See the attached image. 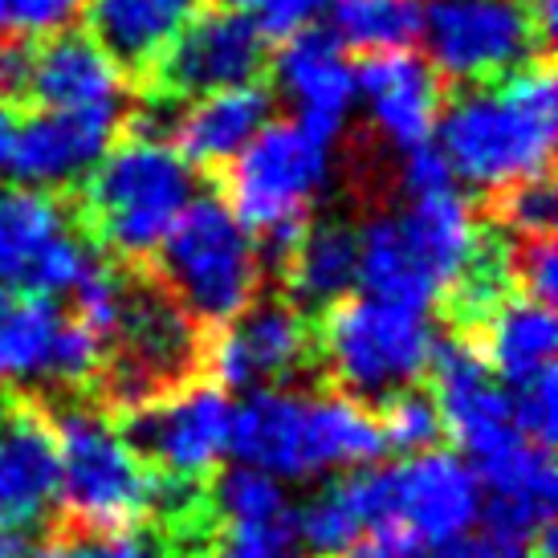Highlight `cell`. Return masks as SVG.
Segmentation results:
<instances>
[{
	"label": "cell",
	"instance_id": "6da1fadb",
	"mask_svg": "<svg viewBox=\"0 0 558 558\" xmlns=\"http://www.w3.org/2000/svg\"><path fill=\"white\" fill-rule=\"evenodd\" d=\"M555 135L558 86L546 58H534L494 86L465 90L436 119V147L452 180L481 192H506L550 171Z\"/></svg>",
	"mask_w": 558,
	"mask_h": 558
},
{
	"label": "cell",
	"instance_id": "7a4b0ae2",
	"mask_svg": "<svg viewBox=\"0 0 558 558\" xmlns=\"http://www.w3.org/2000/svg\"><path fill=\"white\" fill-rule=\"evenodd\" d=\"M229 452L278 481H306L375 465L384 436L372 412L351 396L257 388L233 408Z\"/></svg>",
	"mask_w": 558,
	"mask_h": 558
},
{
	"label": "cell",
	"instance_id": "3957f363",
	"mask_svg": "<svg viewBox=\"0 0 558 558\" xmlns=\"http://www.w3.org/2000/svg\"><path fill=\"white\" fill-rule=\"evenodd\" d=\"M359 286L375 298L428 311L461 281L481 248L473 204L449 187L408 201L396 213H375L355 233Z\"/></svg>",
	"mask_w": 558,
	"mask_h": 558
},
{
	"label": "cell",
	"instance_id": "277c9868",
	"mask_svg": "<svg viewBox=\"0 0 558 558\" xmlns=\"http://www.w3.org/2000/svg\"><path fill=\"white\" fill-rule=\"evenodd\" d=\"M335 143L298 123H265L229 163V208L257 241V253L286 262L311 225V208L330 184Z\"/></svg>",
	"mask_w": 558,
	"mask_h": 558
},
{
	"label": "cell",
	"instance_id": "5b68a950",
	"mask_svg": "<svg viewBox=\"0 0 558 558\" xmlns=\"http://www.w3.org/2000/svg\"><path fill=\"white\" fill-rule=\"evenodd\" d=\"M82 196L94 236L126 262H143L196 201V168L171 143L135 135L94 163Z\"/></svg>",
	"mask_w": 558,
	"mask_h": 558
},
{
	"label": "cell",
	"instance_id": "8992f818",
	"mask_svg": "<svg viewBox=\"0 0 558 558\" xmlns=\"http://www.w3.org/2000/svg\"><path fill=\"white\" fill-rule=\"evenodd\" d=\"M159 286L196 326H225L262 286V253L236 213L217 196H196L156 248Z\"/></svg>",
	"mask_w": 558,
	"mask_h": 558
},
{
	"label": "cell",
	"instance_id": "52a82bcc",
	"mask_svg": "<svg viewBox=\"0 0 558 558\" xmlns=\"http://www.w3.org/2000/svg\"><path fill=\"white\" fill-rule=\"evenodd\" d=\"M53 445H58V501L65 526L114 534L140 526L151 506V481L140 452L126 445L119 424H110L102 408L65 403L53 412Z\"/></svg>",
	"mask_w": 558,
	"mask_h": 558
},
{
	"label": "cell",
	"instance_id": "ba28073f",
	"mask_svg": "<svg viewBox=\"0 0 558 558\" xmlns=\"http://www.w3.org/2000/svg\"><path fill=\"white\" fill-rule=\"evenodd\" d=\"M318 347L342 391H351L355 400L384 403L428 375L436 330L428 311L363 294L342 298L339 306L326 311Z\"/></svg>",
	"mask_w": 558,
	"mask_h": 558
},
{
	"label": "cell",
	"instance_id": "9c48e42d",
	"mask_svg": "<svg viewBox=\"0 0 558 558\" xmlns=\"http://www.w3.org/2000/svg\"><path fill=\"white\" fill-rule=\"evenodd\" d=\"M416 37L428 65L452 82L506 78L550 41L526 0H424Z\"/></svg>",
	"mask_w": 558,
	"mask_h": 558
},
{
	"label": "cell",
	"instance_id": "30bf717a",
	"mask_svg": "<svg viewBox=\"0 0 558 558\" xmlns=\"http://www.w3.org/2000/svg\"><path fill=\"white\" fill-rule=\"evenodd\" d=\"M110 339L119 351L110 359L107 396L123 412L184 388L201 363V330L163 286H131Z\"/></svg>",
	"mask_w": 558,
	"mask_h": 558
},
{
	"label": "cell",
	"instance_id": "8fae6325",
	"mask_svg": "<svg viewBox=\"0 0 558 558\" xmlns=\"http://www.w3.org/2000/svg\"><path fill=\"white\" fill-rule=\"evenodd\" d=\"M94 248L74 233L65 204L41 187L0 192V286L21 294H74Z\"/></svg>",
	"mask_w": 558,
	"mask_h": 558
},
{
	"label": "cell",
	"instance_id": "7c38bea8",
	"mask_svg": "<svg viewBox=\"0 0 558 558\" xmlns=\"http://www.w3.org/2000/svg\"><path fill=\"white\" fill-rule=\"evenodd\" d=\"M233 408L217 384H192L168 391L159 400L126 412L119 433L143 461L159 469V477L201 481L229 457Z\"/></svg>",
	"mask_w": 558,
	"mask_h": 558
},
{
	"label": "cell",
	"instance_id": "4fadbf2b",
	"mask_svg": "<svg viewBox=\"0 0 558 558\" xmlns=\"http://www.w3.org/2000/svg\"><path fill=\"white\" fill-rule=\"evenodd\" d=\"M102 347L58 298L16 294L0 302V384L78 388L102 372Z\"/></svg>",
	"mask_w": 558,
	"mask_h": 558
},
{
	"label": "cell",
	"instance_id": "5bb4252c",
	"mask_svg": "<svg viewBox=\"0 0 558 558\" xmlns=\"http://www.w3.org/2000/svg\"><path fill=\"white\" fill-rule=\"evenodd\" d=\"M428 372L436 384L433 400L440 408V424L461 445L473 469L494 461L513 440H522L510 416V396L501 391L497 375L489 372V363L473 339H465V335L436 339Z\"/></svg>",
	"mask_w": 558,
	"mask_h": 558
},
{
	"label": "cell",
	"instance_id": "9a60e30c",
	"mask_svg": "<svg viewBox=\"0 0 558 558\" xmlns=\"http://www.w3.org/2000/svg\"><path fill=\"white\" fill-rule=\"evenodd\" d=\"M391 522H400L420 546H452L481 522L485 489L465 457L452 452H412L388 469Z\"/></svg>",
	"mask_w": 558,
	"mask_h": 558
},
{
	"label": "cell",
	"instance_id": "2e32d148",
	"mask_svg": "<svg viewBox=\"0 0 558 558\" xmlns=\"http://www.w3.org/2000/svg\"><path fill=\"white\" fill-rule=\"evenodd\" d=\"M265 37L248 13H196L180 37L156 58L159 90L180 98H201L229 86L257 82L265 65Z\"/></svg>",
	"mask_w": 558,
	"mask_h": 558
},
{
	"label": "cell",
	"instance_id": "e0dca14e",
	"mask_svg": "<svg viewBox=\"0 0 558 558\" xmlns=\"http://www.w3.org/2000/svg\"><path fill=\"white\" fill-rule=\"evenodd\" d=\"M311 347V323L298 306L281 298L248 302L236 318L225 323L220 339L213 342V372L220 388L229 391L274 388L306 367Z\"/></svg>",
	"mask_w": 558,
	"mask_h": 558
},
{
	"label": "cell",
	"instance_id": "ac0fdd59",
	"mask_svg": "<svg viewBox=\"0 0 558 558\" xmlns=\"http://www.w3.org/2000/svg\"><path fill=\"white\" fill-rule=\"evenodd\" d=\"M114 110H37L33 119L16 123L9 171L25 187L58 192V187L82 184L94 163L107 156L114 131Z\"/></svg>",
	"mask_w": 558,
	"mask_h": 558
},
{
	"label": "cell",
	"instance_id": "d6986e66",
	"mask_svg": "<svg viewBox=\"0 0 558 558\" xmlns=\"http://www.w3.org/2000/svg\"><path fill=\"white\" fill-rule=\"evenodd\" d=\"M278 94L294 110V123L335 143L355 110V65L330 29H302L286 37L274 62Z\"/></svg>",
	"mask_w": 558,
	"mask_h": 558
},
{
	"label": "cell",
	"instance_id": "ffe728a7",
	"mask_svg": "<svg viewBox=\"0 0 558 558\" xmlns=\"http://www.w3.org/2000/svg\"><path fill=\"white\" fill-rule=\"evenodd\" d=\"M355 98H363L367 123L396 147L408 151L428 143L440 119V82L428 62L408 49L372 53L355 70Z\"/></svg>",
	"mask_w": 558,
	"mask_h": 558
},
{
	"label": "cell",
	"instance_id": "44dd1931",
	"mask_svg": "<svg viewBox=\"0 0 558 558\" xmlns=\"http://www.w3.org/2000/svg\"><path fill=\"white\" fill-rule=\"evenodd\" d=\"M58 501V445L37 408L0 412V526L25 530Z\"/></svg>",
	"mask_w": 558,
	"mask_h": 558
},
{
	"label": "cell",
	"instance_id": "7402d4cb",
	"mask_svg": "<svg viewBox=\"0 0 558 558\" xmlns=\"http://www.w3.org/2000/svg\"><path fill=\"white\" fill-rule=\"evenodd\" d=\"M29 98L46 110H114L123 114V65L90 33H53L33 53Z\"/></svg>",
	"mask_w": 558,
	"mask_h": 558
},
{
	"label": "cell",
	"instance_id": "603a6c76",
	"mask_svg": "<svg viewBox=\"0 0 558 558\" xmlns=\"http://www.w3.org/2000/svg\"><path fill=\"white\" fill-rule=\"evenodd\" d=\"M274 114V94L245 82V86H229L217 94H201V102L184 107L180 119V156L196 168H229L248 143L257 140V131L269 123Z\"/></svg>",
	"mask_w": 558,
	"mask_h": 558
},
{
	"label": "cell",
	"instance_id": "cb8c5ba5",
	"mask_svg": "<svg viewBox=\"0 0 558 558\" xmlns=\"http://www.w3.org/2000/svg\"><path fill=\"white\" fill-rule=\"evenodd\" d=\"M375 522H391L388 469L379 465L347 469V477L326 485L302 506V513H294L298 543H306L318 558L342 555Z\"/></svg>",
	"mask_w": 558,
	"mask_h": 558
},
{
	"label": "cell",
	"instance_id": "d4e9b609",
	"mask_svg": "<svg viewBox=\"0 0 558 558\" xmlns=\"http://www.w3.org/2000/svg\"><path fill=\"white\" fill-rule=\"evenodd\" d=\"M204 0H90V37L119 65L143 70L180 37Z\"/></svg>",
	"mask_w": 558,
	"mask_h": 558
},
{
	"label": "cell",
	"instance_id": "484cf974",
	"mask_svg": "<svg viewBox=\"0 0 558 558\" xmlns=\"http://www.w3.org/2000/svg\"><path fill=\"white\" fill-rule=\"evenodd\" d=\"M555 347H558V318L546 302L518 294V298H506L485 318V347H481V355H485L489 372L506 388H518V384L534 379L546 367H555Z\"/></svg>",
	"mask_w": 558,
	"mask_h": 558
},
{
	"label": "cell",
	"instance_id": "4316f807",
	"mask_svg": "<svg viewBox=\"0 0 558 558\" xmlns=\"http://www.w3.org/2000/svg\"><path fill=\"white\" fill-rule=\"evenodd\" d=\"M286 290L298 311H330L359 286V245L347 225H306L302 241L286 257Z\"/></svg>",
	"mask_w": 558,
	"mask_h": 558
},
{
	"label": "cell",
	"instance_id": "83f0119b",
	"mask_svg": "<svg viewBox=\"0 0 558 558\" xmlns=\"http://www.w3.org/2000/svg\"><path fill=\"white\" fill-rule=\"evenodd\" d=\"M330 21L342 49L391 53L416 41L420 0H335Z\"/></svg>",
	"mask_w": 558,
	"mask_h": 558
},
{
	"label": "cell",
	"instance_id": "f1b7e54d",
	"mask_svg": "<svg viewBox=\"0 0 558 558\" xmlns=\"http://www.w3.org/2000/svg\"><path fill=\"white\" fill-rule=\"evenodd\" d=\"M208 506H213V518H220L225 526H286L298 513L278 477L241 465V461L217 477Z\"/></svg>",
	"mask_w": 558,
	"mask_h": 558
},
{
	"label": "cell",
	"instance_id": "f546056e",
	"mask_svg": "<svg viewBox=\"0 0 558 558\" xmlns=\"http://www.w3.org/2000/svg\"><path fill=\"white\" fill-rule=\"evenodd\" d=\"M379 424V436H384V449H396L403 457H412V452H424L433 449L440 433H445V424H440V408L428 391L420 388H403L396 396L384 400V412L375 416Z\"/></svg>",
	"mask_w": 558,
	"mask_h": 558
},
{
	"label": "cell",
	"instance_id": "4dcf8cb0",
	"mask_svg": "<svg viewBox=\"0 0 558 558\" xmlns=\"http://www.w3.org/2000/svg\"><path fill=\"white\" fill-rule=\"evenodd\" d=\"M29 558H163V538L156 530H114V534H94V530L62 526L49 543H41Z\"/></svg>",
	"mask_w": 558,
	"mask_h": 558
},
{
	"label": "cell",
	"instance_id": "1f68e13d",
	"mask_svg": "<svg viewBox=\"0 0 558 558\" xmlns=\"http://www.w3.org/2000/svg\"><path fill=\"white\" fill-rule=\"evenodd\" d=\"M126 290H131V281H126L114 265L94 257V265L82 274L78 286H74V318H78L86 330H94L102 342H110L114 326L123 318Z\"/></svg>",
	"mask_w": 558,
	"mask_h": 558
},
{
	"label": "cell",
	"instance_id": "d6a6232c",
	"mask_svg": "<svg viewBox=\"0 0 558 558\" xmlns=\"http://www.w3.org/2000/svg\"><path fill=\"white\" fill-rule=\"evenodd\" d=\"M510 396V416L513 428L534 440V445H555L558 436V375L555 367L538 372L534 379L518 384V388L506 391Z\"/></svg>",
	"mask_w": 558,
	"mask_h": 558
},
{
	"label": "cell",
	"instance_id": "836d02e7",
	"mask_svg": "<svg viewBox=\"0 0 558 558\" xmlns=\"http://www.w3.org/2000/svg\"><path fill=\"white\" fill-rule=\"evenodd\" d=\"M558 217V196L550 184V171L530 175L522 184H510L501 192V220L506 229L522 236H550Z\"/></svg>",
	"mask_w": 558,
	"mask_h": 558
},
{
	"label": "cell",
	"instance_id": "e575fe53",
	"mask_svg": "<svg viewBox=\"0 0 558 558\" xmlns=\"http://www.w3.org/2000/svg\"><path fill=\"white\" fill-rule=\"evenodd\" d=\"M506 269L522 286V294L534 302L550 306L558 298V253L550 236H526L522 245L506 253Z\"/></svg>",
	"mask_w": 558,
	"mask_h": 558
},
{
	"label": "cell",
	"instance_id": "d590c367",
	"mask_svg": "<svg viewBox=\"0 0 558 558\" xmlns=\"http://www.w3.org/2000/svg\"><path fill=\"white\" fill-rule=\"evenodd\" d=\"M298 543V526H225L213 534L208 558H290Z\"/></svg>",
	"mask_w": 558,
	"mask_h": 558
},
{
	"label": "cell",
	"instance_id": "8d00e7d4",
	"mask_svg": "<svg viewBox=\"0 0 558 558\" xmlns=\"http://www.w3.org/2000/svg\"><path fill=\"white\" fill-rule=\"evenodd\" d=\"M457 184L452 180L449 163L440 156V147L433 140L408 147L400 159V192L408 201H420V196H436V192H449Z\"/></svg>",
	"mask_w": 558,
	"mask_h": 558
},
{
	"label": "cell",
	"instance_id": "74e56055",
	"mask_svg": "<svg viewBox=\"0 0 558 558\" xmlns=\"http://www.w3.org/2000/svg\"><path fill=\"white\" fill-rule=\"evenodd\" d=\"M90 0H9V29L29 37H53L65 33Z\"/></svg>",
	"mask_w": 558,
	"mask_h": 558
},
{
	"label": "cell",
	"instance_id": "f35d334b",
	"mask_svg": "<svg viewBox=\"0 0 558 558\" xmlns=\"http://www.w3.org/2000/svg\"><path fill=\"white\" fill-rule=\"evenodd\" d=\"M335 0H265L262 9L253 13V21H257V29L265 33V37H294V33L311 29L314 21L330 9Z\"/></svg>",
	"mask_w": 558,
	"mask_h": 558
},
{
	"label": "cell",
	"instance_id": "ab89813d",
	"mask_svg": "<svg viewBox=\"0 0 558 558\" xmlns=\"http://www.w3.org/2000/svg\"><path fill=\"white\" fill-rule=\"evenodd\" d=\"M29 78H33V49L25 41L0 37V107L29 98Z\"/></svg>",
	"mask_w": 558,
	"mask_h": 558
},
{
	"label": "cell",
	"instance_id": "60d3db41",
	"mask_svg": "<svg viewBox=\"0 0 558 558\" xmlns=\"http://www.w3.org/2000/svg\"><path fill=\"white\" fill-rule=\"evenodd\" d=\"M469 558H555V534L543 543H522L510 534H497V530H481L473 543H465Z\"/></svg>",
	"mask_w": 558,
	"mask_h": 558
},
{
	"label": "cell",
	"instance_id": "b9f144b4",
	"mask_svg": "<svg viewBox=\"0 0 558 558\" xmlns=\"http://www.w3.org/2000/svg\"><path fill=\"white\" fill-rule=\"evenodd\" d=\"M0 558H29V543L21 530L0 526Z\"/></svg>",
	"mask_w": 558,
	"mask_h": 558
},
{
	"label": "cell",
	"instance_id": "7bdbcfd3",
	"mask_svg": "<svg viewBox=\"0 0 558 558\" xmlns=\"http://www.w3.org/2000/svg\"><path fill=\"white\" fill-rule=\"evenodd\" d=\"M13 131H16L13 110L0 107V175L9 171V151H13Z\"/></svg>",
	"mask_w": 558,
	"mask_h": 558
},
{
	"label": "cell",
	"instance_id": "ee69618b",
	"mask_svg": "<svg viewBox=\"0 0 558 558\" xmlns=\"http://www.w3.org/2000/svg\"><path fill=\"white\" fill-rule=\"evenodd\" d=\"M220 4H225V9H233V13H257V9H262L265 0H220Z\"/></svg>",
	"mask_w": 558,
	"mask_h": 558
},
{
	"label": "cell",
	"instance_id": "f6af8a7d",
	"mask_svg": "<svg viewBox=\"0 0 558 558\" xmlns=\"http://www.w3.org/2000/svg\"><path fill=\"white\" fill-rule=\"evenodd\" d=\"M428 558H469L465 538H461V543H452V546H436V555H428Z\"/></svg>",
	"mask_w": 558,
	"mask_h": 558
},
{
	"label": "cell",
	"instance_id": "bcb514c9",
	"mask_svg": "<svg viewBox=\"0 0 558 558\" xmlns=\"http://www.w3.org/2000/svg\"><path fill=\"white\" fill-rule=\"evenodd\" d=\"M163 558H208V555H204V550H175V555L163 550Z\"/></svg>",
	"mask_w": 558,
	"mask_h": 558
},
{
	"label": "cell",
	"instance_id": "7dc6e473",
	"mask_svg": "<svg viewBox=\"0 0 558 558\" xmlns=\"http://www.w3.org/2000/svg\"><path fill=\"white\" fill-rule=\"evenodd\" d=\"M9 29V0H0V33Z\"/></svg>",
	"mask_w": 558,
	"mask_h": 558
}]
</instances>
